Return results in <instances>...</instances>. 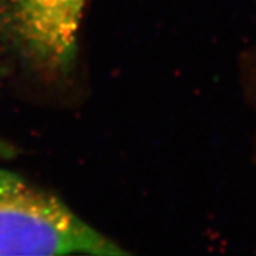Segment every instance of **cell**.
Instances as JSON below:
<instances>
[{
	"label": "cell",
	"mask_w": 256,
	"mask_h": 256,
	"mask_svg": "<svg viewBox=\"0 0 256 256\" xmlns=\"http://www.w3.org/2000/svg\"><path fill=\"white\" fill-rule=\"evenodd\" d=\"M66 254L124 251L60 200L0 168V255Z\"/></svg>",
	"instance_id": "1"
},
{
	"label": "cell",
	"mask_w": 256,
	"mask_h": 256,
	"mask_svg": "<svg viewBox=\"0 0 256 256\" xmlns=\"http://www.w3.org/2000/svg\"><path fill=\"white\" fill-rule=\"evenodd\" d=\"M86 0H0V40L36 74L59 78L76 62Z\"/></svg>",
	"instance_id": "2"
}]
</instances>
